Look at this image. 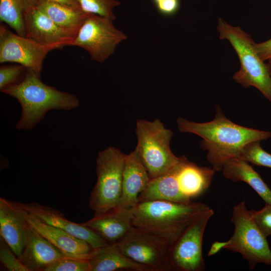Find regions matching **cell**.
<instances>
[{
	"label": "cell",
	"mask_w": 271,
	"mask_h": 271,
	"mask_svg": "<svg viewBox=\"0 0 271 271\" xmlns=\"http://www.w3.org/2000/svg\"><path fill=\"white\" fill-rule=\"evenodd\" d=\"M177 123L180 132L194 133L202 138L201 147L207 151V161L216 172L221 171L227 161L239 158L242 148L248 143L271 137L270 131L234 123L226 117L219 106L214 118L210 121L198 123L179 117Z\"/></svg>",
	"instance_id": "1"
},
{
	"label": "cell",
	"mask_w": 271,
	"mask_h": 271,
	"mask_svg": "<svg viewBox=\"0 0 271 271\" xmlns=\"http://www.w3.org/2000/svg\"><path fill=\"white\" fill-rule=\"evenodd\" d=\"M206 204L165 200L139 202L132 209L133 225L165 242L170 248L203 211Z\"/></svg>",
	"instance_id": "2"
},
{
	"label": "cell",
	"mask_w": 271,
	"mask_h": 271,
	"mask_svg": "<svg viewBox=\"0 0 271 271\" xmlns=\"http://www.w3.org/2000/svg\"><path fill=\"white\" fill-rule=\"evenodd\" d=\"M1 91L16 98L21 105L22 114L16 126L18 129L35 127L50 110H69L79 105L75 95L45 84L40 75L29 69L20 82L8 85Z\"/></svg>",
	"instance_id": "3"
},
{
	"label": "cell",
	"mask_w": 271,
	"mask_h": 271,
	"mask_svg": "<svg viewBox=\"0 0 271 271\" xmlns=\"http://www.w3.org/2000/svg\"><path fill=\"white\" fill-rule=\"evenodd\" d=\"M215 172L212 168L198 166L185 156H181L167 172L151 179L139 195V201L159 200L191 203L192 198L201 195L208 189Z\"/></svg>",
	"instance_id": "4"
},
{
	"label": "cell",
	"mask_w": 271,
	"mask_h": 271,
	"mask_svg": "<svg viewBox=\"0 0 271 271\" xmlns=\"http://www.w3.org/2000/svg\"><path fill=\"white\" fill-rule=\"evenodd\" d=\"M217 30L220 39L230 43L240 61V68L233 75L234 80L245 88L255 87L271 102V69L259 57L251 36L221 18Z\"/></svg>",
	"instance_id": "5"
},
{
	"label": "cell",
	"mask_w": 271,
	"mask_h": 271,
	"mask_svg": "<svg viewBox=\"0 0 271 271\" xmlns=\"http://www.w3.org/2000/svg\"><path fill=\"white\" fill-rule=\"evenodd\" d=\"M136 133V149L146 168L151 179L167 172L180 160L172 152L170 144L173 132L159 119L151 121L138 119Z\"/></svg>",
	"instance_id": "6"
},
{
	"label": "cell",
	"mask_w": 271,
	"mask_h": 271,
	"mask_svg": "<svg viewBox=\"0 0 271 271\" xmlns=\"http://www.w3.org/2000/svg\"><path fill=\"white\" fill-rule=\"evenodd\" d=\"M126 156L119 149L112 147L98 153L96 160L97 181L89 199V207L95 214L117 207L122 192Z\"/></svg>",
	"instance_id": "7"
},
{
	"label": "cell",
	"mask_w": 271,
	"mask_h": 271,
	"mask_svg": "<svg viewBox=\"0 0 271 271\" xmlns=\"http://www.w3.org/2000/svg\"><path fill=\"white\" fill-rule=\"evenodd\" d=\"M231 222L234 231L225 241L223 249L240 253L247 260L250 269L258 263L271 266V250L265 237L256 227L243 201L233 208Z\"/></svg>",
	"instance_id": "8"
},
{
	"label": "cell",
	"mask_w": 271,
	"mask_h": 271,
	"mask_svg": "<svg viewBox=\"0 0 271 271\" xmlns=\"http://www.w3.org/2000/svg\"><path fill=\"white\" fill-rule=\"evenodd\" d=\"M113 21L107 17L87 14L70 46L83 49L92 60L103 63L127 38L125 34L115 27Z\"/></svg>",
	"instance_id": "9"
},
{
	"label": "cell",
	"mask_w": 271,
	"mask_h": 271,
	"mask_svg": "<svg viewBox=\"0 0 271 271\" xmlns=\"http://www.w3.org/2000/svg\"><path fill=\"white\" fill-rule=\"evenodd\" d=\"M214 211L210 207L201 213L170 248L171 270L202 271L205 264L202 255L204 231Z\"/></svg>",
	"instance_id": "10"
},
{
	"label": "cell",
	"mask_w": 271,
	"mask_h": 271,
	"mask_svg": "<svg viewBox=\"0 0 271 271\" xmlns=\"http://www.w3.org/2000/svg\"><path fill=\"white\" fill-rule=\"evenodd\" d=\"M115 244L127 257L150 271L171 270L169 247L147 232L133 226Z\"/></svg>",
	"instance_id": "11"
},
{
	"label": "cell",
	"mask_w": 271,
	"mask_h": 271,
	"mask_svg": "<svg viewBox=\"0 0 271 271\" xmlns=\"http://www.w3.org/2000/svg\"><path fill=\"white\" fill-rule=\"evenodd\" d=\"M51 49L0 26V63L14 62L40 76L43 63Z\"/></svg>",
	"instance_id": "12"
},
{
	"label": "cell",
	"mask_w": 271,
	"mask_h": 271,
	"mask_svg": "<svg viewBox=\"0 0 271 271\" xmlns=\"http://www.w3.org/2000/svg\"><path fill=\"white\" fill-rule=\"evenodd\" d=\"M26 37L51 50L70 46L75 37L56 25L37 5L24 14Z\"/></svg>",
	"instance_id": "13"
},
{
	"label": "cell",
	"mask_w": 271,
	"mask_h": 271,
	"mask_svg": "<svg viewBox=\"0 0 271 271\" xmlns=\"http://www.w3.org/2000/svg\"><path fill=\"white\" fill-rule=\"evenodd\" d=\"M17 202L22 208L41 221L84 240L94 249L110 244L92 229L82 223H76L67 219L62 213L54 209L34 202L28 204Z\"/></svg>",
	"instance_id": "14"
},
{
	"label": "cell",
	"mask_w": 271,
	"mask_h": 271,
	"mask_svg": "<svg viewBox=\"0 0 271 271\" xmlns=\"http://www.w3.org/2000/svg\"><path fill=\"white\" fill-rule=\"evenodd\" d=\"M16 202L21 208L27 222L66 257L88 259L95 249L89 243L63 230L41 221Z\"/></svg>",
	"instance_id": "15"
},
{
	"label": "cell",
	"mask_w": 271,
	"mask_h": 271,
	"mask_svg": "<svg viewBox=\"0 0 271 271\" xmlns=\"http://www.w3.org/2000/svg\"><path fill=\"white\" fill-rule=\"evenodd\" d=\"M64 257L66 256L59 249L27 222L25 246L19 258L28 271H45Z\"/></svg>",
	"instance_id": "16"
},
{
	"label": "cell",
	"mask_w": 271,
	"mask_h": 271,
	"mask_svg": "<svg viewBox=\"0 0 271 271\" xmlns=\"http://www.w3.org/2000/svg\"><path fill=\"white\" fill-rule=\"evenodd\" d=\"M151 180L149 173L135 150L126 155L123 173L121 195L116 207L132 209Z\"/></svg>",
	"instance_id": "17"
},
{
	"label": "cell",
	"mask_w": 271,
	"mask_h": 271,
	"mask_svg": "<svg viewBox=\"0 0 271 271\" xmlns=\"http://www.w3.org/2000/svg\"><path fill=\"white\" fill-rule=\"evenodd\" d=\"M0 233L19 258L26 243L27 222L16 201L0 198Z\"/></svg>",
	"instance_id": "18"
},
{
	"label": "cell",
	"mask_w": 271,
	"mask_h": 271,
	"mask_svg": "<svg viewBox=\"0 0 271 271\" xmlns=\"http://www.w3.org/2000/svg\"><path fill=\"white\" fill-rule=\"evenodd\" d=\"M82 224L109 244H114L133 226L132 209L116 207L106 212L95 214L92 219Z\"/></svg>",
	"instance_id": "19"
},
{
	"label": "cell",
	"mask_w": 271,
	"mask_h": 271,
	"mask_svg": "<svg viewBox=\"0 0 271 271\" xmlns=\"http://www.w3.org/2000/svg\"><path fill=\"white\" fill-rule=\"evenodd\" d=\"M88 261L90 271L132 270L150 271L146 267L134 262L124 255L115 243L95 249Z\"/></svg>",
	"instance_id": "20"
},
{
	"label": "cell",
	"mask_w": 271,
	"mask_h": 271,
	"mask_svg": "<svg viewBox=\"0 0 271 271\" xmlns=\"http://www.w3.org/2000/svg\"><path fill=\"white\" fill-rule=\"evenodd\" d=\"M221 171L224 177L232 181L247 183L265 204H271V189L248 162L239 158L231 159L224 164Z\"/></svg>",
	"instance_id": "21"
},
{
	"label": "cell",
	"mask_w": 271,
	"mask_h": 271,
	"mask_svg": "<svg viewBox=\"0 0 271 271\" xmlns=\"http://www.w3.org/2000/svg\"><path fill=\"white\" fill-rule=\"evenodd\" d=\"M37 5L56 25L75 38L87 14L80 9L57 3L41 2Z\"/></svg>",
	"instance_id": "22"
},
{
	"label": "cell",
	"mask_w": 271,
	"mask_h": 271,
	"mask_svg": "<svg viewBox=\"0 0 271 271\" xmlns=\"http://www.w3.org/2000/svg\"><path fill=\"white\" fill-rule=\"evenodd\" d=\"M33 4L30 0H0V20L22 37H26L24 14Z\"/></svg>",
	"instance_id": "23"
},
{
	"label": "cell",
	"mask_w": 271,
	"mask_h": 271,
	"mask_svg": "<svg viewBox=\"0 0 271 271\" xmlns=\"http://www.w3.org/2000/svg\"><path fill=\"white\" fill-rule=\"evenodd\" d=\"M85 13L93 14L115 20V8L120 5L118 0H76Z\"/></svg>",
	"instance_id": "24"
},
{
	"label": "cell",
	"mask_w": 271,
	"mask_h": 271,
	"mask_svg": "<svg viewBox=\"0 0 271 271\" xmlns=\"http://www.w3.org/2000/svg\"><path fill=\"white\" fill-rule=\"evenodd\" d=\"M239 158L254 165L271 169V154L261 148L259 141L252 142L245 145Z\"/></svg>",
	"instance_id": "25"
},
{
	"label": "cell",
	"mask_w": 271,
	"mask_h": 271,
	"mask_svg": "<svg viewBox=\"0 0 271 271\" xmlns=\"http://www.w3.org/2000/svg\"><path fill=\"white\" fill-rule=\"evenodd\" d=\"M45 271H90V267L88 259L64 257Z\"/></svg>",
	"instance_id": "26"
},
{
	"label": "cell",
	"mask_w": 271,
	"mask_h": 271,
	"mask_svg": "<svg viewBox=\"0 0 271 271\" xmlns=\"http://www.w3.org/2000/svg\"><path fill=\"white\" fill-rule=\"evenodd\" d=\"M0 260L10 271H28L5 240L0 237Z\"/></svg>",
	"instance_id": "27"
},
{
	"label": "cell",
	"mask_w": 271,
	"mask_h": 271,
	"mask_svg": "<svg viewBox=\"0 0 271 271\" xmlns=\"http://www.w3.org/2000/svg\"><path fill=\"white\" fill-rule=\"evenodd\" d=\"M253 222L265 237L271 235V204L265 205L259 210L249 211Z\"/></svg>",
	"instance_id": "28"
},
{
	"label": "cell",
	"mask_w": 271,
	"mask_h": 271,
	"mask_svg": "<svg viewBox=\"0 0 271 271\" xmlns=\"http://www.w3.org/2000/svg\"><path fill=\"white\" fill-rule=\"evenodd\" d=\"M26 69L20 64L2 66L0 68V90L6 86L20 82L21 75Z\"/></svg>",
	"instance_id": "29"
},
{
	"label": "cell",
	"mask_w": 271,
	"mask_h": 271,
	"mask_svg": "<svg viewBox=\"0 0 271 271\" xmlns=\"http://www.w3.org/2000/svg\"><path fill=\"white\" fill-rule=\"evenodd\" d=\"M158 12L162 16L170 17L175 15L180 7L179 0H152Z\"/></svg>",
	"instance_id": "30"
},
{
	"label": "cell",
	"mask_w": 271,
	"mask_h": 271,
	"mask_svg": "<svg viewBox=\"0 0 271 271\" xmlns=\"http://www.w3.org/2000/svg\"><path fill=\"white\" fill-rule=\"evenodd\" d=\"M254 46L263 61L271 60V39L260 43H254Z\"/></svg>",
	"instance_id": "31"
},
{
	"label": "cell",
	"mask_w": 271,
	"mask_h": 271,
	"mask_svg": "<svg viewBox=\"0 0 271 271\" xmlns=\"http://www.w3.org/2000/svg\"><path fill=\"white\" fill-rule=\"evenodd\" d=\"M35 5L39 2H46L57 3L67 6L80 9L76 0H31Z\"/></svg>",
	"instance_id": "32"
},
{
	"label": "cell",
	"mask_w": 271,
	"mask_h": 271,
	"mask_svg": "<svg viewBox=\"0 0 271 271\" xmlns=\"http://www.w3.org/2000/svg\"><path fill=\"white\" fill-rule=\"evenodd\" d=\"M225 241H215L212 243L208 252V256H210L218 253L220 250L223 249Z\"/></svg>",
	"instance_id": "33"
},
{
	"label": "cell",
	"mask_w": 271,
	"mask_h": 271,
	"mask_svg": "<svg viewBox=\"0 0 271 271\" xmlns=\"http://www.w3.org/2000/svg\"><path fill=\"white\" fill-rule=\"evenodd\" d=\"M269 62L271 64V60L269 61Z\"/></svg>",
	"instance_id": "34"
}]
</instances>
